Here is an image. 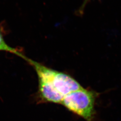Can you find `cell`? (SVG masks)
Listing matches in <instances>:
<instances>
[{"instance_id": "6da1fadb", "label": "cell", "mask_w": 121, "mask_h": 121, "mask_svg": "<svg viewBox=\"0 0 121 121\" xmlns=\"http://www.w3.org/2000/svg\"><path fill=\"white\" fill-rule=\"evenodd\" d=\"M99 93L82 87L64 96L60 104L86 121H93L95 115V102Z\"/></svg>"}, {"instance_id": "7a4b0ae2", "label": "cell", "mask_w": 121, "mask_h": 121, "mask_svg": "<svg viewBox=\"0 0 121 121\" xmlns=\"http://www.w3.org/2000/svg\"><path fill=\"white\" fill-rule=\"evenodd\" d=\"M32 66L36 72L42 73L48 78L55 89L63 96L82 87L75 79L66 73L48 68L36 61L32 62Z\"/></svg>"}, {"instance_id": "3957f363", "label": "cell", "mask_w": 121, "mask_h": 121, "mask_svg": "<svg viewBox=\"0 0 121 121\" xmlns=\"http://www.w3.org/2000/svg\"><path fill=\"white\" fill-rule=\"evenodd\" d=\"M39 80V94L43 101L60 104L64 96L56 91L48 78L37 73Z\"/></svg>"}, {"instance_id": "277c9868", "label": "cell", "mask_w": 121, "mask_h": 121, "mask_svg": "<svg viewBox=\"0 0 121 121\" xmlns=\"http://www.w3.org/2000/svg\"><path fill=\"white\" fill-rule=\"evenodd\" d=\"M0 51H4V52H8L9 53H11L14 54L15 55H17V56H20L23 58L24 55L21 53V52H19L15 48H13L12 47L9 46L8 43H7L4 38L2 35V33L0 31Z\"/></svg>"}, {"instance_id": "5b68a950", "label": "cell", "mask_w": 121, "mask_h": 121, "mask_svg": "<svg viewBox=\"0 0 121 121\" xmlns=\"http://www.w3.org/2000/svg\"><path fill=\"white\" fill-rule=\"evenodd\" d=\"M90 1H91V0H83V3L81 4V5L79 9L78 10V12L79 14H80V15L82 14L83 13V12H84L85 8L86 7V5Z\"/></svg>"}]
</instances>
